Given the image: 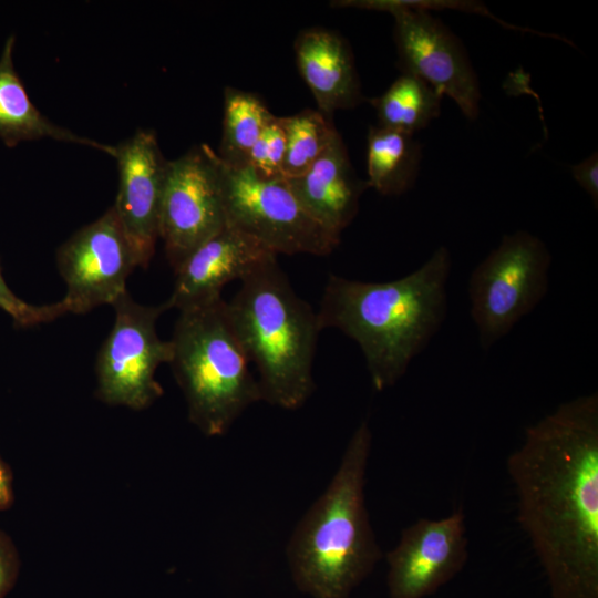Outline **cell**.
<instances>
[{
  "label": "cell",
  "instance_id": "26",
  "mask_svg": "<svg viewBox=\"0 0 598 598\" xmlns=\"http://www.w3.org/2000/svg\"><path fill=\"white\" fill-rule=\"evenodd\" d=\"M13 497L12 475L0 457V511L8 509L13 503Z\"/></svg>",
  "mask_w": 598,
  "mask_h": 598
},
{
  "label": "cell",
  "instance_id": "14",
  "mask_svg": "<svg viewBox=\"0 0 598 598\" xmlns=\"http://www.w3.org/2000/svg\"><path fill=\"white\" fill-rule=\"evenodd\" d=\"M277 255L241 230L226 226L194 249L175 271L167 309L184 310L221 297L223 288L241 280Z\"/></svg>",
  "mask_w": 598,
  "mask_h": 598
},
{
  "label": "cell",
  "instance_id": "13",
  "mask_svg": "<svg viewBox=\"0 0 598 598\" xmlns=\"http://www.w3.org/2000/svg\"><path fill=\"white\" fill-rule=\"evenodd\" d=\"M116 147L118 190L113 208L134 252L146 268L155 252L167 161L152 132L140 131Z\"/></svg>",
  "mask_w": 598,
  "mask_h": 598
},
{
  "label": "cell",
  "instance_id": "17",
  "mask_svg": "<svg viewBox=\"0 0 598 598\" xmlns=\"http://www.w3.org/2000/svg\"><path fill=\"white\" fill-rule=\"evenodd\" d=\"M16 38L11 34L0 55V140L9 147L44 137L78 143L115 157L116 147L101 144L53 124L31 102L13 64Z\"/></svg>",
  "mask_w": 598,
  "mask_h": 598
},
{
  "label": "cell",
  "instance_id": "1",
  "mask_svg": "<svg viewBox=\"0 0 598 598\" xmlns=\"http://www.w3.org/2000/svg\"><path fill=\"white\" fill-rule=\"evenodd\" d=\"M506 467L551 597L598 598V394L529 425Z\"/></svg>",
  "mask_w": 598,
  "mask_h": 598
},
{
  "label": "cell",
  "instance_id": "5",
  "mask_svg": "<svg viewBox=\"0 0 598 598\" xmlns=\"http://www.w3.org/2000/svg\"><path fill=\"white\" fill-rule=\"evenodd\" d=\"M169 341L168 363L188 419L204 435H224L248 406L262 401L223 297L181 310Z\"/></svg>",
  "mask_w": 598,
  "mask_h": 598
},
{
  "label": "cell",
  "instance_id": "7",
  "mask_svg": "<svg viewBox=\"0 0 598 598\" xmlns=\"http://www.w3.org/2000/svg\"><path fill=\"white\" fill-rule=\"evenodd\" d=\"M220 165L227 225L276 255L326 256L339 245L340 237L308 214L285 177L265 178L249 166L231 167L221 159Z\"/></svg>",
  "mask_w": 598,
  "mask_h": 598
},
{
  "label": "cell",
  "instance_id": "15",
  "mask_svg": "<svg viewBox=\"0 0 598 598\" xmlns=\"http://www.w3.org/2000/svg\"><path fill=\"white\" fill-rule=\"evenodd\" d=\"M286 179L308 214L338 237L354 219L368 188L357 176L340 134L305 173Z\"/></svg>",
  "mask_w": 598,
  "mask_h": 598
},
{
  "label": "cell",
  "instance_id": "19",
  "mask_svg": "<svg viewBox=\"0 0 598 598\" xmlns=\"http://www.w3.org/2000/svg\"><path fill=\"white\" fill-rule=\"evenodd\" d=\"M441 100L442 96L424 81L402 73L371 103L379 126L414 135L440 115Z\"/></svg>",
  "mask_w": 598,
  "mask_h": 598
},
{
  "label": "cell",
  "instance_id": "21",
  "mask_svg": "<svg viewBox=\"0 0 598 598\" xmlns=\"http://www.w3.org/2000/svg\"><path fill=\"white\" fill-rule=\"evenodd\" d=\"M280 121L286 136L285 178L305 173L339 134L332 118L319 110L307 109Z\"/></svg>",
  "mask_w": 598,
  "mask_h": 598
},
{
  "label": "cell",
  "instance_id": "6",
  "mask_svg": "<svg viewBox=\"0 0 598 598\" xmlns=\"http://www.w3.org/2000/svg\"><path fill=\"white\" fill-rule=\"evenodd\" d=\"M551 254L537 236L517 230L502 237L472 270L467 293L481 348L488 351L530 313L549 289Z\"/></svg>",
  "mask_w": 598,
  "mask_h": 598
},
{
  "label": "cell",
  "instance_id": "4",
  "mask_svg": "<svg viewBox=\"0 0 598 598\" xmlns=\"http://www.w3.org/2000/svg\"><path fill=\"white\" fill-rule=\"evenodd\" d=\"M234 331L257 370L261 400L297 410L315 390L317 311L293 290L274 258L240 280L226 301Z\"/></svg>",
  "mask_w": 598,
  "mask_h": 598
},
{
  "label": "cell",
  "instance_id": "22",
  "mask_svg": "<svg viewBox=\"0 0 598 598\" xmlns=\"http://www.w3.org/2000/svg\"><path fill=\"white\" fill-rule=\"evenodd\" d=\"M286 136L280 117L274 115L252 147L248 166L265 178L283 177Z\"/></svg>",
  "mask_w": 598,
  "mask_h": 598
},
{
  "label": "cell",
  "instance_id": "20",
  "mask_svg": "<svg viewBox=\"0 0 598 598\" xmlns=\"http://www.w3.org/2000/svg\"><path fill=\"white\" fill-rule=\"evenodd\" d=\"M272 116L255 94L226 87L223 135L217 153L221 162L231 167L248 166L250 152Z\"/></svg>",
  "mask_w": 598,
  "mask_h": 598
},
{
  "label": "cell",
  "instance_id": "3",
  "mask_svg": "<svg viewBox=\"0 0 598 598\" xmlns=\"http://www.w3.org/2000/svg\"><path fill=\"white\" fill-rule=\"evenodd\" d=\"M371 447L372 431L363 420L327 488L289 539L291 578L311 598H349L382 558L365 505Z\"/></svg>",
  "mask_w": 598,
  "mask_h": 598
},
{
  "label": "cell",
  "instance_id": "12",
  "mask_svg": "<svg viewBox=\"0 0 598 598\" xmlns=\"http://www.w3.org/2000/svg\"><path fill=\"white\" fill-rule=\"evenodd\" d=\"M390 598H426L452 580L468 559L465 514L458 506L440 519L420 518L388 551Z\"/></svg>",
  "mask_w": 598,
  "mask_h": 598
},
{
  "label": "cell",
  "instance_id": "2",
  "mask_svg": "<svg viewBox=\"0 0 598 598\" xmlns=\"http://www.w3.org/2000/svg\"><path fill=\"white\" fill-rule=\"evenodd\" d=\"M452 256L445 246L409 275L383 282L330 274L317 311L360 348L371 383L392 388L441 329L447 313Z\"/></svg>",
  "mask_w": 598,
  "mask_h": 598
},
{
  "label": "cell",
  "instance_id": "9",
  "mask_svg": "<svg viewBox=\"0 0 598 598\" xmlns=\"http://www.w3.org/2000/svg\"><path fill=\"white\" fill-rule=\"evenodd\" d=\"M112 306L114 324L96 359V394L109 405L144 410L163 394L155 374L172 357L171 341L156 330L167 307L137 303L127 291Z\"/></svg>",
  "mask_w": 598,
  "mask_h": 598
},
{
  "label": "cell",
  "instance_id": "16",
  "mask_svg": "<svg viewBox=\"0 0 598 598\" xmlns=\"http://www.w3.org/2000/svg\"><path fill=\"white\" fill-rule=\"evenodd\" d=\"M298 70L318 110L332 118L363 101L352 52L337 33L323 28L301 31L295 41Z\"/></svg>",
  "mask_w": 598,
  "mask_h": 598
},
{
  "label": "cell",
  "instance_id": "10",
  "mask_svg": "<svg viewBox=\"0 0 598 598\" xmlns=\"http://www.w3.org/2000/svg\"><path fill=\"white\" fill-rule=\"evenodd\" d=\"M226 224L221 165L217 153L203 144L174 161H167L158 236L174 270Z\"/></svg>",
  "mask_w": 598,
  "mask_h": 598
},
{
  "label": "cell",
  "instance_id": "18",
  "mask_svg": "<svg viewBox=\"0 0 598 598\" xmlns=\"http://www.w3.org/2000/svg\"><path fill=\"white\" fill-rule=\"evenodd\" d=\"M421 145L413 134L372 126L368 134V187L385 196H396L415 183Z\"/></svg>",
  "mask_w": 598,
  "mask_h": 598
},
{
  "label": "cell",
  "instance_id": "25",
  "mask_svg": "<svg viewBox=\"0 0 598 598\" xmlns=\"http://www.w3.org/2000/svg\"><path fill=\"white\" fill-rule=\"evenodd\" d=\"M571 175L590 196L595 206L598 203V155L592 153L579 164L571 166Z\"/></svg>",
  "mask_w": 598,
  "mask_h": 598
},
{
  "label": "cell",
  "instance_id": "24",
  "mask_svg": "<svg viewBox=\"0 0 598 598\" xmlns=\"http://www.w3.org/2000/svg\"><path fill=\"white\" fill-rule=\"evenodd\" d=\"M20 570L19 554L11 538L0 529V598L13 588Z\"/></svg>",
  "mask_w": 598,
  "mask_h": 598
},
{
  "label": "cell",
  "instance_id": "23",
  "mask_svg": "<svg viewBox=\"0 0 598 598\" xmlns=\"http://www.w3.org/2000/svg\"><path fill=\"white\" fill-rule=\"evenodd\" d=\"M0 309L7 312L20 326H35L53 321L60 316L68 313L62 300L59 302L35 306L28 303L6 283L0 270Z\"/></svg>",
  "mask_w": 598,
  "mask_h": 598
},
{
  "label": "cell",
  "instance_id": "8",
  "mask_svg": "<svg viewBox=\"0 0 598 598\" xmlns=\"http://www.w3.org/2000/svg\"><path fill=\"white\" fill-rule=\"evenodd\" d=\"M334 7L384 11L394 18V41L403 73L414 75L442 97L452 99L468 120L480 112L477 75L460 39L432 12L402 0L336 1Z\"/></svg>",
  "mask_w": 598,
  "mask_h": 598
},
{
  "label": "cell",
  "instance_id": "11",
  "mask_svg": "<svg viewBox=\"0 0 598 598\" xmlns=\"http://www.w3.org/2000/svg\"><path fill=\"white\" fill-rule=\"evenodd\" d=\"M56 266L66 285V312L112 306L127 291L126 279L137 265L113 206L59 248Z\"/></svg>",
  "mask_w": 598,
  "mask_h": 598
}]
</instances>
